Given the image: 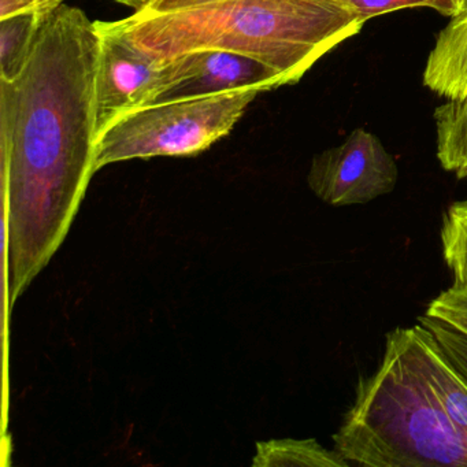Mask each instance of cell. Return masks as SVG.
Wrapping results in <instances>:
<instances>
[{
	"instance_id": "6da1fadb",
	"label": "cell",
	"mask_w": 467,
	"mask_h": 467,
	"mask_svg": "<svg viewBox=\"0 0 467 467\" xmlns=\"http://www.w3.org/2000/svg\"><path fill=\"white\" fill-rule=\"evenodd\" d=\"M97 61L95 21L62 5L20 73L0 80L10 305L58 251L97 173Z\"/></svg>"
},
{
	"instance_id": "7a4b0ae2",
	"label": "cell",
	"mask_w": 467,
	"mask_h": 467,
	"mask_svg": "<svg viewBox=\"0 0 467 467\" xmlns=\"http://www.w3.org/2000/svg\"><path fill=\"white\" fill-rule=\"evenodd\" d=\"M368 23L344 0H152L119 21L147 53L166 62L201 50L259 59L286 86Z\"/></svg>"
},
{
	"instance_id": "3957f363",
	"label": "cell",
	"mask_w": 467,
	"mask_h": 467,
	"mask_svg": "<svg viewBox=\"0 0 467 467\" xmlns=\"http://www.w3.org/2000/svg\"><path fill=\"white\" fill-rule=\"evenodd\" d=\"M333 441L349 466L467 467V434L389 333L379 368L358 382Z\"/></svg>"
},
{
	"instance_id": "277c9868",
	"label": "cell",
	"mask_w": 467,
	"mask_h": 467,
	"mask_svg": "<svg viewBox=\"0 0 467 467\" xmlns=\"http://www.w3.org/2000/svg\"><path fill=\"white\" fill-rule=\"evenodd\" d=\"M259 94V89H240L122 114L98 136L95 171L124 161L201 154L232 132Z\"/></svg>"
},
{
	"instance_id": "5b68a950",
	"label": "cell",
	"mask_w": 467,
	"mask_h": 467,
	"mask_svg": "<svg viewBox=\"0 0 467 467\" xmlns=\"http://www.w3.org/2000/svg\"><path fill=\"white\" fill-rule=\"evenodd\" d=\"M398 179L395 158L376 135L358 128L343 143L313 158L307 184L325 203L343 207L388 195Z\"/></svg>"
},
{
	"instance_id": "8992f818",
	"label": "cell",
	"mask_w": 467,
	"mask_h": 467,
	"mask_svg": "<svg viewBox=\"0 0 467 467\" xmlns=\"http://www.w3.org/2000/svg\"><path fill=\"white\" fill-rule=\"evenodd\" d=\"M95 31L100 133L122 114L151 105L165 76L166 62L139 47L119 21H95Z\"/></svg>"
},
{
	"instance_id": "52a82bcc",
	"label": "cell",
	"mask_w": 467,
	"mask_h": 467,
	"mask_svg": "<svg viewBox=\"0 0 467 467\" xmlns=\"http://www.w3.org/2000/svg\"><path fill=\"white\" fill-rule=\"evenodd\" d=\"M283 86V76L259 59L225 50L192 51L166 61L151 105L240 89L273 91Z\"/></svg>"
},
{
	"instance_id": "ba28073f",
	"label": "cell",
	"mask_w": 467,
	"mask_h": 467,
	"mask_svg": "<svg viewBox=\"0 0 467 467\" xmlns=\"http://www.w3.org/2000/svg\"><path fill=\"white\" fill-rule=\"evenodd\" d=\"M420 374L453 423L467 434V379L448 359L439 341L418 322L389 333Z\"/></svg>"
},
{
	"instance_id": "9c48e42d",
	"label": "cell",
	"mask_w": 467,
	"mask_h": 467,
	"mask_svg": "<svg viewBox=\"0 0 467 467\" xmlns=\"http://www.w3.org/2000/svg\"><path fill=\"white\" fill-rule=\"evenodd\" d=\"M426 88L444 99L467 92V12L451 18L437 35L423 72Z\"/></svg>"
},
{
	"instance_id": "30bf717a",
	"label": "cell",
	"mask_w": 467,
	"mask_h": 467,
	"mask_svg": "<svg viewBox=\"0 0 467 467\" xmlns=\"http://www.w3.org/2000/svg\"><path fill=\"white\" fill-rule=\"evenodd\" d=\"M437 158L442 168L467 177V92L456 99H445L434 111Z\"/></svg>"
},
{
	"instance_id": "8fae6325",
	"label": "cell",
	"mask_w": 467,
	"mask_h": 467,
	"mask_svg": "<svg viewBox=\"0 0 467 467\" xmlns=\"http://www.w3.org/2000/svg\"><path fill=\"white\" fill-rule=\"evenodd\" d=\"M254 466L348 467L335 451L317 440L283 439L259 442Z\"/></svg>"
},
{
	"instance_id": "7c38bea8",
	"label": "cell",
	"mask_w": 467,
	"mask_h": 467,
	"mask_svg": "<svg viewBox=\"0 0 467 467\" xmlns=\"http://www.w3.org/2000/svg\"><path fill=\"white\" fill-rule=\"evenodd\" d=\"M43 26L42 20L29 15L0 20V80L20 73Z\"/></svg>"
},
{
	"instance_id": "4fadbf2b",
	"label": "cell",
	"mask_w": 467,
	"mask_h": 467,
	"mask_svg": "<svg viewBox=\"0 0 467 467\" xmlns=\"http://www.w3.org/2000/svg\"><path fill=\"white\" fill-rule=\"evenodd\" d=\"M442 256L452 286L467 289V201L451 204L442 217Z\"/></svg>"
},
{
	"instance_id": "5bb4252c",
	"label": "cell",
	"mask_w": 467,
	"mask_h": 467,
	"mask_svg": "<svg viewBox=\"0 0 467 467\" xmlns=\"http://www.w3.org/2000/svg\"><path fill=\"white\" fill-rule=\"evenodd\" d=\"M351 5L366 21L398 10L412 9V7H429L440 15L452 18L455 7L451 0H344Z\"/></svg>"
},
{
	"instance_id": "9a60e30c",
	"label": "cell",
	"mask_w": 467,
	"mask_h": 467,
	"mask_svg": "<svg viewBox=\"0 0 467 467\" xmlns=\"http://www.w3.org/2000/svg\"><path fill=\"white\" fill-rule=\"evenodd\" d=\"M467 336V289L451 286L429 303L426 313Z\"/></svg>"
},
{
	"instance_id": "2e32d148",
	"label": "cell",
	"mask_w": 467,
	"mask_h": 467,
	"mask_svg": "<svg viewBox=\"0 0 467 467\" xmlns=\"http://www.w3.org/2000/svg\"><path fill=\"white\" fill-rule=\"evenodd\" d=\"M65 0H0V20L16 16H35L43 23L48 20Z\"/></svg>"
},
{
	"instance_id": "e0dca14e",
	"label": "cell",
	"mask_w": 467,
	"mask_h": 467,
	"mask_svg": "<svg viewBox=\"0 0 467 467\" xmlns=\"http://www.w3.org/2000/svg\"><path fill=\"white\" fill-rule=\"evenodd\" d=\"M119 4L125 5V6L132 7V9L140 10L146 5L151 4L152 0H116Z\"/></svg>"
},
{
	"instance_id": "ac0fdd59",
	"label": "cell",
	"mask_w": 467,
	"mask_h": 467,
	"mask_svg": "<svg viewBox=\"0 0 467 467\" xmlns=\"http://www.w3.org/2000/svg\"><path fill=\"white\" fill-rule=\"evenodd\" d=\"M451 2H452L453 7H455V16L453 17L467 12V0H451Z\"/></svg>"
}]
</instances>
